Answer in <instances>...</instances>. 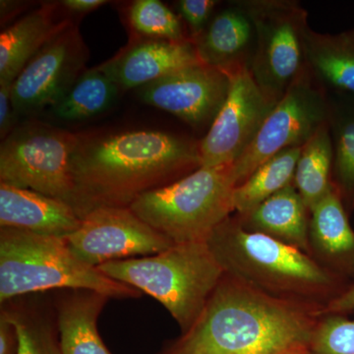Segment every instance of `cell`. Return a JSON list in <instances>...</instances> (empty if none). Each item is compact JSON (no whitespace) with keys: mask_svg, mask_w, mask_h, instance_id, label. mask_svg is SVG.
Returning <instances> with one entry per match:
<instances>
[{"mask_svg":"<svg viewBox=\"0 0 354 354\" xmlns=\"http://www.w3.org/2000/svg\"><path fill=\"white\" fill-rule=\"evenodd\" d=\"M202 167L199 141L158 130L78 135L72 155L74 209L82 220L102 207L129 208L149 191Z\"/></svg>","mask_w":354,"mask_h":354,"instance_id":"1","label":"cell"},{"mask_svg":"<svg viewBox=\"0 0 354 354\" xmlns=\"http://www.w3.org/2000/svg\"><path fill=\"white\" fill-rule=\"evenodd\" d=\"M322 307L272 297L223 274L169 354H308Z\"/></svg>","mask_w":354,"mask_h":354,"instance_id":"2","label":"cell"},{"mask_svg":"<svg viewBox=\"0 0 354 354\" xmlns=\"http://www.w3.org/2000/svg\"><path fill=\"white\" fill-rule=\"evenodd\" d=\"M206 243L225 274L272 297L324 309L351 286L304 251L249 232L235 215L223 221Z\"/></svg>","mask_w":354,"mask_h":354,"instance_id":"3","label":"cell"},{"mask_svg":"<svg viewBox=\"0 0 354 354\" xmlns=\"http://www.w3.org/2000/svg\"><path fill=\"white\" fill-rule=\"evenodd\" d=\"M67 288L109 298H137L141 291L120 283L74 255L64 239L2 227L0 230V301Z\"/></svg>","mask_w":354,"mask_h":354,"instance_id":"4","label":"cell"},{"mask_svg":"<svg viewBox=\"0 0 354 354\" xmlns=\"http://www.w3.org/2000/svg\"><path fill=\"white\" fill-rule=\"evenodd\" d=\"M97 270L157 299L183 334L201 315L225 274L206 242L176 244L155 255L113 261Z\"/></svg>","mask_w":354,"mask_h":354,"instance_id":"5","label":"cell"},{"mask_svg":"<svg viewBox=\"0 0 354 354\" xmlns=\"http://www.w3.org/2000/svg\"><path fill=\"white\" fill-rule=\"evenodd\" d=\"M234 164L201 167L176 183L149 191L129 209L172 243L206 242L234 213Z\"/></svg>","mask_w":354,"mask_h":354,"instance_id":"6","label":"cell"},{"mask_svg":"<svg viewBox=\"0 0 354 354\" xmlns=\"http://www.w3.org/2000/svg\"><path fill=\"white\" fill-rule=\"evenodd\" d=\"M78 135L44 124L14 129L0 147V181L55 198L73 208L72 155Z\"/></svg>","mask_w":354,"mask_h":354,"instance_id":"7","label":"cell"},{"mask_svg":"<svg viewBox=\"0 0 354 354\" xmlns=\"http://www.w3.org/2000/svg\"><path fill=\"white\" fill-rule=\"evenodd\" d=\"M256 30L250 70L266 95L278 102L306 67L304 37L308 13L295 0H243Z\"/></svg>","mask_w":354,"mask_h":354,"instance_id":"8","label":"cell"},{"mask_svg":"<svg viewBox=\"0 0 354 354\" xmlns=\"http://www.w3.org/2000/svg\"><path fill=\"white\" fill-rule=\"evenodd\" d=\"M329 118V95L307 67L277 102L251 145L236 162V186L286 149L302 147Z\"/></svg>","mask_w":354,"mask_h":354,"instance_id":"9","label":"cell"},{"mask_svg":"<svg viewBox=\"0 0 354 354\" xmlns=\"http://www.w3.org/2000/svg\"><path fill=\"white\" fill-rule=\"evenodd\" d=\"M88 50L78 27L67 21L14 81L11 99L17 114L53 108L84 73Z\"/></svg>","mask_w":354,"mask_h":354,"instance_id":"10","label":"cell"},{"mask_svg":"<svg viewBox=\"0 0 354 354\" xmlns=\"http://www.w3.org/2000/svg\"><path fill=\"white\" fill-rule=\"evenodd\" d=\"M227 74L230 88L227 100L199 141L202 167L236 162L277 104L256 83L250 67L244 65Z\"/></svg>","mask_w":354,"mask_h":354,"instance_id":"11","label":"cell"},{"mask_svg":"<svg viewBox=\"0 0 354 354\" xmlns=\"http://www.w3.org/2000/svg\"><path fill=\"white\" fill-rule=\"evenodd\" d=\"M64 239L79 260L95 268L113 261L155 255L174 245L129 208L113 207L91 212L78 230Z\"/></svg>","mask_w":354,"mask_h":354,"instance_id":"12","label":"cell"},{"mask_svg":"<svg viewBox=\"0 0 354 354\" xmlns=\"http://www.w3.org/2000/svg\"><path fill=\"white\" fill-rule=\"evenodd\" d=\"M230 88L227 72L199 64L140 88V97L190 127L203 129L211 127L227 100Z\"/></svg>","mask_w":354,"mask_h":354,"instance_id":"13","label":"cell"},{"mask_svg":"<svg viewBox=\"0 0 354 354\" xmlns=\"http://www.w3.org/2000/svg\"><path fill=\"white\" fill-rule=\"evenodd\" d=\"M202 64L191 39L143 38L97 66L120 88H142L186 67Z\"/></svg>","mask_w":354,"mask_h":354,"instance_id":"14","label":"cell"},{"mask_svg":"<svg viewBox=\"0 0 354 354\" xmlns=\"http://www.w3.org/2000/svg\"><path fill=\"white\" fill-rule=\"evenodd\" d=\"M193 43L202 64L227 73L244 65L250 67L256 30L243 0L218 11Z\"/></svg>","mask_w":354,"mask_h":354,"instance_id":"15","label":"cell"},{"mask_svg":"<svg viewBox=\"0 0 354 354\" xmlns=\"http://www.w3.org/2000/svg\"><path fill=\"white\" fill-rule=\"evenodd\" d=\"M335 186L310 211V256L354 285V230Z\"/></svg>","mask_w":354,"mask_h":354,"instance_id":"16","label":"cell"},{"mask_svg":"<svg viewBox=\"0 0 354 354\" xmlns=\"http://www.w3.org/2000/svg\"><path fill=\"white\" fill-rule=\"evenodd\" d=\"M82 220L69 204L36 191L0 183V227L65 239Z\"/></svg>","mask_w":354,"mask_h":354,"instance_id":"17","label":"cell"},{"mask_svg":"<svg viewBox=\"0 0 354 354\" xmlns=\"http://www.w3.org/2000/svg\"><path fill=\"white\" fill-rule=\"evenodd\" d=\"M304 48L307 69L328 95L354 97V28L330 34L308 26Z\"/></svg>","mask_w":354,"mask_h":354,"instance_id":"18","label":"cell"},{"mask_svg":"<svg viewBox=\"0 0 354 354\" xmlns=\"http://www.w3.org/2000/svg\"><path fill=\"white\" fill-rule=\"evenodd\" d=\"M234 215L249 232L268 235L310 255V211L293 184L245 215Z\"/></svg>","mask_w":354,"mask_h":354,"instance_id":"19","label":"cell"},{"mask_svg":"<svg viewBox=\"0 0 354 354\" xmlns=\"http://www.w3.org/2000/svg\"><path fill=\"white\" fill-rule=\"evenodd\" d=\"M57 4H44L0 35V84H13L28 62L68 20H57Z\"/></svg>","mask_w":354,"mask_h":354,"instance_id":"20","label":"cell"},{"mask_svg":"<svg viewBox=\"0 0 354 354\" xmlns=\"http://www.w3.org/2000/svg\"><path fill=\"white\" fill-rule=\"evenodd\" d=\"M109 297L91 290H73L57 305L58 342L62 354H111L97 328Z\"/></svg>","mask_w":354,"mask_h":354,"instance_id":"21","label":"cell"},{"mask_svg":"<svg viewBox=\"0 0 354 354\" xmlns=\"http://www.w3.org/2000/svg\"><path fill=\"white\" fill-rule=\"evenodd\" d=\"M333 169L334 146L326 121L302 146L295 169L293 185L309 211L334 189Z\"/></svg>","mask_w":354,"mask_h":354,"instance_id":"22","label":"cell"},{"mask_svg":"<svg viewBox=\"0 0 354 354\" xmlns=\"http://www.w3.org/2000/svg\"><path fill=\"white\" fill-rule=\"evenodd\" d=\"M328 95V123L334 146L333 181L351 215L354 211V97Z\"/></svg>","mask_w":354,"mask_h":354,"instance_id":"23","label":"cell"},{"mask_svg":"<svg viewBox=\"0 0 354 354\" xmlns=\"http://www.w3.org/2000/svg\"><path fill=\"white\" fill-rule=\"evenodd\" d=\"M302 147L286 149L266 160L234 188V213L245 215L272 195L295 183V169Z\"/></svg>","mask_w":354,"mask_h":354,"instance_id":"24","label":"cell"},{"mask_svg":"<svg viewBox=\"0 0 354 354\" xmlns=\"http://www.w3.org/2000/svg\"><path fill=\"white\" fill-rule=\"evenodd\" d=\"M118 90L97 67L86 70L51 109L59 120H87L104 113L113 104Z\"/></svg>","mask_w":354,"mask_h":354,"instance_id":"25","label":"cell"},{"mask_svg":"<svg viewBox=\"0 0 354 354\" xmlns=\"http://www.w3.org/2000/svg\"><path fill=\"white\" fill-rule=\"evenodd\" d=\"M131 27L143 38L183 41V24L174 11L158 0H136L129 9Z\"/></svg>","mask_w":354,"mask_h":354,"instance_id":"26","label":"cell"},{"mask_svg":"<svg viewBox=\"0 0 354 354\" xmlns=\"http://www.w3.org/2000/svg\"><path fill=\"white\" fill-rule=\"evenodd\" d=\"M308 354H354V320L346 316H322Z\"/></svg>","mask_w":354,"mask_h":354,"instance_id":"27","label":"cell"},{"mask_svg":"<svg viewBox=\"0 0 354 354\" xmlns=\"http://www.w3.org/2000/svg\"><path fill=\"white\" fill-rule=\"evenodd\" d=\"M4 312L17 330V354H62L59 342L48 324L17 312Z\"/></svg>","mask_w":354,"mask_h":354,"instance_id":"28","label":"cell"},{"mask_svg":"<svg viewBox=\"0 0 354 354\" xmlns=\"http://www.w3.org/2000/svg\"><path fill=\"white\" fill-rule=\"evenodd\" d=\"M218 3L216 0H179L177 2V11L189 27L191 41L204 31Z\"/></svg>","mask_w":354,"mask_h":354,"instance_id":"29","label":"cell"},{"mask_svg":"<svg viewBox=\"0 0 354 354\" xmlns=\"http://www.w3.org/2000/svg\"><path fill=\"white\" fill-rule=\"evenodd\" d=\"M13 84H0V135L4 140L13 131L16 111L14 109L11 92Z\"/></svg>","mask_w":354,"mask_h":354,"instance_id":"30","label":"cell"},{"mask_svg":"<svg viewBox=\"0 0 354 354\" xmlns=\"http://www.w3.org/2000/svg\"><path fill=\"white\" fill-rule=\"evenodd\" d=\"M19 348L17 330L6 312L0 317V354H17Z\"/></svg>","mask_w":354,"mask_h":354,"instance_id":"31","label":"cell"},{"mask_svg":"<svg viewBox=\"0 0 354 354\" xmlns=\"http://www.w3.org/2000/svg\"><path fill=\"white\" fill-rule=\"evenodd\" d=\"M351 313H354V285L348 286L342 295L326 305L321 316H346Z\"/></svg>","mask_w":354,"mask_h":354,"instance_id":"32","label":"cell"},{"mask_svg":"<svg viewBox=\"0 0 354 354\" xmlns=\"http://www.w3.org/2000/svg\"><path fill=\"white\" fill-rule=\"evenodd\" d=\"M106 3V0H64L60 6L73 12H88Z\"/></svg>","mask_w":354,"mask_h":354,"instance_id":"33","label":"cell"}]
</instances>
